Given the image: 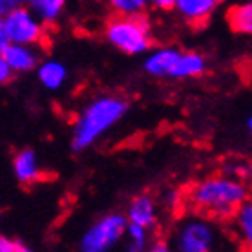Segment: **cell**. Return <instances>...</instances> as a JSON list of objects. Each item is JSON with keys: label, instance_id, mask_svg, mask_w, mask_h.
<instances>
[{"label": "cell", "instance_id": "ffe728a7", "mask_svg": "<svg viewBox=\"0 0 252 252\" xmlns=\"http://www.w3.org/2000/svg\"><path fill=\"white\" fill-rule=\"evenodd\" d=\"M0 251L2 252H26L28 247H26L22 241H17V240H13V238L2 236V238H0Z\"/></svg>", "mask_w": 252, "mask_h": 252}, {"label": "cell", "instance_id": "52a82bcc", "mask_svg": "<svg viewBox=\"0 0 252 252\" xmlns=\"http://www.w3.org/2000/svg\"><path fill=\"white\" fill-rule=\"evenodd\" d=\"M0 59H4L15 73H26L37 68L38 57L37 51L33 50V46L28 44H9L0 48Z\"/></svg>", "mask_w": 252, "mask_h": 252}, {"label": "cell", "instance_id": "2e32d148", "mask_svg": "<svg viewBox=\"0 0 252 252\" xmlns=\"http://www.w3.org/2000/svg\"><path fill=\"white\" fill-rule=\"evenodd\" d=\"M227 20L236 33L252 35V2H245V4L234 6L228 11Z\"/></svg>", "mask_w": 252, "mask_h": 252}, {"label": "cell", "instance_id": "5b68a950", "mask_svg": "<svg viewBox=\"0 0 252 252\" xmlns=\"http://www.w3.org/2000/svg\"><path fill=\"white\" fill-rule=\"evenodd\" d=\"M128 223L125 216L121 214H108L95 221L94 225L84 232L81 238V251L82 252H108L112 251L126 234Z\"/></svg>", "mask_w": 252, "mask_h": 252}, {"label": "cell", "instance_id": "3957f363", "mask_svg": "<svg viewBox=\"0 0 252 252\" xmlns=\"http://www.w3.org/2000/svg\"><path fill=\"white\" fill-rule=\"evenodd\" d=\"M104 37L115 50L126 55H139L152 48L150 20L143 15H117L108 20Z\"/></svg>", "mask_w": 252, "mask_h": 252}, {"label": "cell", "instance_id": "d6986e66", "mask_svg": "<svg viewBox=\"0 0 252 252\" xmlns=\"http://www.w3.org/2000/svg\"><path fill=\"white\" fill-rule=\"evenodd\" d=\"M126 238H128V251L132 252L145 251L146 245H148V228L135 225V223H128Z\"/></svg>", "mask_w": 252, "mask_h": 252}, {"label": "cell", "instance_id": "d4e9b609", "mask_svg": "<svg viewBox=\"0 0 252 252\" xmlns=\"http://www.w3.org/2000/svg\"><path fill=\"white\" fill-rule=\"evenodd\" d=\"M249 130H251V133H252V117L249 119Z\"/></svg>", "mask_w": 252, "mask_h": 252}, {"label": "cell", "instance_id": "277c9868", "mask_svg": "<svg viewBox=\"0 0 252 252\" xmlns=\"http://www.w3.org/2000/svg\"><path fill=\"white\" fill-rule=\"evenodd\" d=\"M44 38V22L30 7H17L2 15L0 22V48L9 44L35 46Z\"/></svg>", "mask_w": 252, "mask_h": 252}, {"label": "cell", "instance_id": "cb8c5ba5", "mask_svg": "<svg viewBox=\"0 0 252 252\" xmlns=\"http://www.w3.org/2000/svg\"><path fill=\"white\" fill-rule=\"evenodd\" d=\"M152 251H156V252H166V251H170V247H168V245H152Z\"/></svg>", "mask_w": 252, "mask_h": 252}, {"label": "cell", "instance_id": "e0dca14e", "mask_svg": "<svg viewBox=\"0 0 252 252\" xmlns=\"http://www.w3.org/2000/svg\"><path fill=\"white\" fill-rule=\"evenodd\" d=\"M223 174L234 177V179H240V181H249L252 177V163L245 161V159L240 158H232L227 159L223 163V168H221Z\"/></svg>", "mask_w": 252, "mask_h": 252}, {"label": "cell", "instance_id": "6da1fadb", "mask_svg": "<svg viewBox=\"0 0 252 252\" xmlns=\"http://www.w3.org/2000/svg\"><path fill=\"white\" fill-rule=\"evenodd\" d=\"M247 197L249 189L245 181L227 174L207 177L189 190L190 205L199 214L214 220H230Z\"/></svg>", "mask_w": 252, "mask_h": 252}, {"label": "cell", "instance_id": "ac0fdd59", "mask_svg": "<svg viewBox=\"0 0 252 252\" xmlns=\"http://www.w3.org/2000/svg\"><path fill=\"white\" fill-rule=\"evenodd\" d=\"M106 4L117 15H143L150 0H106Z\"/></svg>", "mask_w": 252, "mask_h": 252}, {"label": "cell", "instance_id": "ba28073f", "mask_svg": "<svg viewBox=\"0 0 252 252\" xmlns=\"http://www.w3.org/2000/svg\"><path fill=\"white\" fill-rule=\"evenodd\" d=\"M221 0H176L177 15L192 26L205 24L210 15L218 9Z\"/></svg>", "mask_w": 252, "mask_h": 252}, {"label": "cell", "instance_id": "8992f818", "mask_svg": "<svg viewBox=\"0 0 252 252\" xmlns=\"http://www.w3.org/2000/svg\"><path fill=\"white\" fill-rule=\"evenodd\" d=\"M216 228L203 218L185 220L176 230V249L181 252H208L216 247Z\"/></svg>", "mask_w": 252, "mask_h": 252}, {"label": "cell", "instance_id": "4fadbf2b", "mask_svg": "<svg viewBox=\"0 0 252 252\" xmlns=\"http://www.w3.org/2000/svg\"><path fill=\"white\" fill-rule=\"evenodd\" d=\"M234 232L243 249L252 251V197H247L232 216Z\"/></svg>", "mask_w": 252, "mask_h": 252}, {"label": "cell", "instance_id": "7a4b0ae2", "mask_svg": "<svg viewBox=\"0 0 252 252\" xmlns=\"http://www.w3.org/2000/svg\"><path fill=\"white\" fill-rule=\"evenodd\" d=\"M128 112V102L117 95H101L81 112L73 125L71 148L82 152L95 145Z\"/></svg>", "mask_w": 252, "mask_h": 252}, {"label": "cell", "instance_id": "9c48e42d", "mask_svg": "<svg viewBox=\"0 0 252 252\" xmlns=\"http://www.w3.org/2000/svg\"><path fill=\"white\" fill-rule=\"evenodd\" d=\"M179 55H181V50H177V48H170V46L158 48L145 59V71L148 75L159 77V79L170 77Z\"/></svg>", "mask_w": 252, "mask_h": 252}, {"label": "cell", "instance_id": "30bf717a", "mask_svg": "<svg viewBox=\"0 0 252 252\" xmlns=\"http://www.w3.org/2000/svg\"><path fill=\"white\" fill-rule=\"evenodd\" d=\"M13 174L17 177V181L20 185L37 183L38 179L42 177V170H40V164H38L37 154L30 148L17 152V156L13 158Z\"/></svg>", "mask_w": 252, "mask_h": 252}, {"label": "cell", "instance_id": "603a6c76", "mask_svg": "<svg viewBox=\"0 0 252 252\" xmlns=\"http://www.w3.org/2000/svg\"><path fill=\"white\" fill-rule=\"evenodd\" d=\"M150 6L161 11H170L176 7V0H150Z\"/></svg>", "mask_w": 252, "mask_h": 252}, {"label": "cell", "instance_id": "8fae6325", "mask_svg": "<svg viewBox=\"0 0 252 252\" xmlns=\"http://www.w3.org/2000/svg\"><path fill=\"white\" fill-rule=\"evenodd\" d=\"M128 221L130 223H135V225H141V227H146L150 230L156 221H158V210H156V203L152 197L148 195H137L130 207H128Z\"/></svg>", "mask_w": 252, "mask_h": 252}, {"label": "cell", "instance_id": "9a60e30c", "mask_svg": "<svg viewBox=\"0 0 252 252\" xmlns=\"http://www.w3.org/2000/svg\"><path fill=\"white\" fill-rule=\"evenodd\" d=\"M66 2L68 0H30V9L44 24H55L63 15Z\"/></svg>", "mask_w": 252, "mask_h": 252}, {"label": "cell", "instance_id": "7c38bea8", "mask_svg": "<svg viewBox=\"0 0 252 252\" xmlns=\"http://www.w3.org/2000/svg\"><path fill=\"white\" fill-rule=\"evenodd\" d=\"M207 69V59L195 51H181L176 66L172 69V79H192L199 77Z\"/></svg>", "mask_w": 252, "mask_h": 252}, {"label": "cell", "instance_id": "44dd1931", "mask_svg": "<svg viewBox=\"0 0 252 252\" xmlns=\"http://www.w3.org/2000/svg\"><path fill=\"white\" fill-rule=\"evenodd\" d=\"M24 6H30V0H0V11H2V15L11 11V9Z\"/></svg>", "mask_w": 252, "mask_h": 252}, {"label": "cell", "instance_id": "5bb4252c", "mask_svg": "<svg viewBox=\"0 0 252 252\" xmlns=\"http://www.w3.org/2000/svg\"><path fill=\"white\" fill-rule=\"evenodd\" d=\"M37 77L46 90L53 92V90L63 88V84L66 82V77H68V69H66V66L63 63L50 59V61H44V63L38 64Z\"/></svg>", "mask_w": 252, "mask_h": 252}, {"label": "cell", "instance_id": "7402d4cb", "mask_svg": "<svg viewBox=\"0 0 252 252\" xmlns=\"http://www.w3.org/2000/svg\"><path fill=\"white\" fill-rule=\"evenodd\" d=\"M13 73H15V71L11 69V66H9L4 59H0V82H9Z\"/></svg>", "mask_w": 252, "mask_h": 252}]
</instances>
